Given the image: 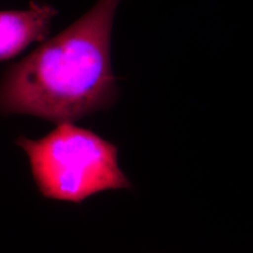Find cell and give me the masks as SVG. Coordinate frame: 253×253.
I'll return each mask as SVG.
<instances>
[{
    "label": "cell",
    "mask_w": 253,
    "mask_h": 253,
    "mask_svg": "<svg viewBox=\"0 0 253 253\" xmlns=\"http://www.w3.org/2000/svg\"><path fill=\"white\" fill-rule=\"evenodd\" d=\"M121 0H98L81 18L45 40L0 82V115H28L56 125L110 107L118 87L111 33Z\"/></svg>",
    "instance_id": "obj_1"
},
{
    "label": "cell",
    "mask_w": 253,
    "mask_h": 253,
    "mask_svg": "<svg viewBox=\"0 0 253 253\" xmlns=\"http://www.w3.org/2000/svg\"><path fill=\"white\" fill-rule=\"evenodd\" d=\"M15 143L46 198L81 203L104 190L131 188L118 166V147L73 123L59 124L38 140L20 136Z\"/></svg>",
    "instance_id": "obj_2"
},
{
    "label": "cell",
    "mask_w": 253,
    "mask_h": 253,
    "mask_svg": "<svg viewBox=\"0 0 253 253\" xmlns=\"http://www.w3.org/2000/svg\"><path fill=\"white\" fill-rule=\"evenodd\" d=\"M57 14L52 6L30 2L22 10H0V60L20 54L33 42H44Z\"/></svg>",
    "instance_id": "obj_3"
}]
</instances>
